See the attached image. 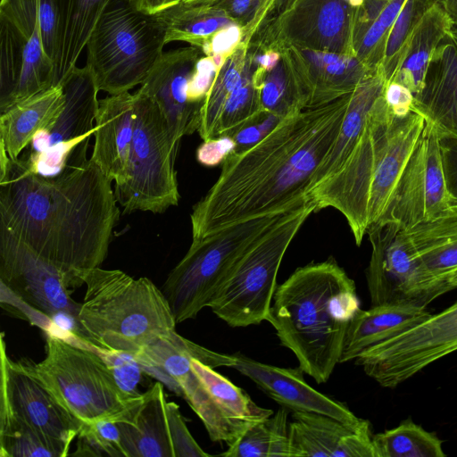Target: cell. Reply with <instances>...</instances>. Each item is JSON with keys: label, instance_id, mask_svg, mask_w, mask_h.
<instances>
[{"label": "cell", "instance_id": "6da1fadb", "mask_svg": "<svg viewBox=\"0 0 457 457\" xmlns=\"http://www.w3.org/2000/svg\"><path fill=\"white\" fill-rule=\"evenodd\" d=\"M87 147L79 145L52 177L0 149V226L79 280V271L105 260L120 217L112 181Z\"/></svg>", "mask_w": 457, "mask_h": 457}, {"label": "cell", "instance_id": "7a4b0ae2", "mask_svg": "<svg viewBox=\"0 0 457 457\" xmlns=\"http://www.w3.org/2000/svg\"><path fill=\"white\" fill-rule=\"evenodd\" d=\"M350 96L291 113L259 142L230 154L193 207L192 238L312 202L309 185L339 132Z\"/></svg>", "mask_w": 457, "mask_h": 457}, {"label": "cell", "instance_id": "3957f363", "mask_svg": "<svg viewBox=\"0 0 457 457\" xmlns=\"http://www.w3.org/2000/svg\"><path fill=\"white\" fill-rule=\"evenodd\" d=\"M360 309L354 281L329 258L296 269L278 285L266 320L316 383L330 378Z\"/></svg>", "mask_w": 457, "mask_h": 457}, {"label": "cell", "instance_id": "277c9868", "mask_svg": "<svg viewBox=\"0 0 457 457\" xmlns=\"http://www.w3.org/2000/svg\"><path fill=\"white\" fill-rule=\"evenodd\" d=\"M424 125L414 112L393 114L380 96L342 167L309 194L317 211L331 207L342 213L357 245L382 218Z\"/></svg>", "mask_w": 457, "mask_h": 457}, {"label": "cell", "instance_id": "5b68a950", "mask_svg": "<svg viewBox=\"0 0 457 457\" xmlns=\"http://www.w3.org/2000/svg\"><path fill=\"white\" fill-rule=\"evenodd\" d=\"M86 292L75 319L80 340L136 357L173 334L176 321L162 289L145 277L96 267L77 273Z\"/></svg>", "mask_w": 457, "mask_h": 457}, {"label": "cell", "instance_id": "8992f818", "mask_svg": "<svg viewBox=\"0 0 457 457\" xmlns=\"http://www.w3.org/2000/svg\"><path fill=\"white\" fill-rule=\"evenodd\" d=\"M166 29L157 13L116 0L104 12L86 46L99 91L117 95L140 86L162 58Z\"/></svg>", "mask_w": 457, "mask_h": 457}, {"label": "cell", "instance_id": "52a82bcc", "mask_svg": "<svg viewBox=\"0 0 457 457\" xmlns=\"http://www.w3.org/2000/svg\"><path fill=\"white\" fill-rule=\"evenodd\" d=\"M79 346L47 333L46 357L26 361L58 403L82 425L117 420L139 397L127 394L96 348Z\"/></svg>", "mask_w": 457, "mask_h": 457}, {"label": "cell", "instance_id": "ba28073f", "mask_svg": "<svg viewBox=\"0 0 457 457\" xmlns=\"http://www.w3.org/2000/svg\"><path fill=\"white\" fill-rule=\"evenodd\" d=\"M315 212L313 202L288 212L244 253L209 303L216 316L232 328L266 320L283 257L305 220Z\"/></svg>", "mask_w": 457, "mask_h": 457}, {"label": "cell", "instance_id": "9c48e42d", "mask_svg": "<svg viewBox=\"0 0 457 457\" xmlns=\"http://www.w3.org/2000/svg\"><path fill=\"white\" fill-rule=\"evenodd\" d=\"M287 212L257 217L193 239L162 288L176 323L195 319L208 307L237 260Z\"/></svg>", "mask_w": 457, "mask_h": 457}, {"label": "cell", "instance_id": "30bf717a", "mask_svg": "<svg viewBox=\"0 0 457 457\" xmlns=\"http://www.w3.org/2000/svg\"><path fill=\"white\" fill-rule=\"evenodd\" d=\"M135 96L128 178L115 186L114 194L124 214L137 211L162 213L177 206L180 198L175 170L179 145L172 140L157 103L140 89Z\"/></svg>", "mask_w": 457, "mask_h": 457}, {"label": "cell", "instance_id": "8fae6325", "mask_svg": "<svg viewBox=\"0 0 457 457\" xmlns=\"http://www.w3.org/2000/svg\"><path fill=\"white\" fill-rule=\"evenodd\" d=\"M134 358L144 372L161 379L187 402L212 441L224 442L229 447L244 435L245 431L225 414L191 367V359L195 358L213 369L232 368L236 362L233 354L209 350L175 331L147 346Z\"/></svg>", "mask_w": 457, "mask_h": 457}, {"label": "cell", "instance_id": "7c38bea8", "mask_svg": "<svg viewBox=\"0 0 457 457\" xmlns=\"http://www.w3.org/2000/svg\"><path fill=\"white\" fill-rule=\"evenodd\" d=\"M367 235L371 255L366 270L371 305L397 304L426 308L454 289L425 267L407 231L396 222H378Z\"/></svg>", "mask_w": 457, "mask_h": 457}, {"label": "cell", "instance_id": "4fadbf2b", "mask_svg": "<svg viewBox=\"0 0 457 457\" xmlns=\"http://www.w3.org/2000/svg\"><path fill=\"white\" fill-rule=\"evenodd\" d=\"M41 0H1L0 112L56 87L39 30Z\"/></svg>", "mask_w": 457, "mask_h": 457}, {"label": "cell", "instance_id": "5bb4252c", "mask_svg": "<svg viewBox=\"0 0 457 457\" xmlns=\"http://www.w3.org/2000/svg\"><path fill=\"white\" fill-rule=\"evenodd\" d=\"M457 351V301L424 321L362 352L355 360L381 386L395 388Z\"/></svg>", "mask_w": 457, "mask_h": 457}, {"label": "cell", "instance_id": "9a60e30c", "mask_svg": "<svg viewBox=\"0 0 457 457\" xmlns=\"http://www.w3.org/2000/svg\"><path fill=\"white\" fill-rule=\"evenodd\" d=\"M61 85L62 112L50 129L35 135L29 153L21 157L32 171L45 177L60 173L71 154L96 130L99 89L88 68L76 66Z\"/></svg>", "mask_w": 457, "mask_h": 457}, {"label": "cell", "instance_id": "2e32d148", "mask_svg": "<svg viewBox=\"0 0 457 457\" xmlns=\"http://www.w3.org/2000/svg\"><path fill=\"white\" fill-rule=\"evenodd\" d=\"M0 281L1 287L46 318L64 315L75 321L80 303L71 298V287L81 282L1 226Z\"/></svg>", "mask_w": 457, "mask_h": 457}, {"label": "cell", "instance_id": "e0dca14e", "mask_svg": "<svg viewBox=\"0 0 457 457\" xmlns=\"http://www.w3.org/2000/svg\"><path fill=\"white\" fill-rule=\"evenodd\" d=\"M450 205L439 137L435 127L425 122L378 222L394 221L409 229L434 219Z\"/></svg>", "mask_w": 457, "mask_h": 457}, {"label": "cell", "instance_id": "ac0fdd59", "mask_svg": "<svg viewBox=\"0 0 457 457\" xmlns=\"http://www.w3.org/2000/svg\"><path fill=\"white\" fill-rule=\"evenodd\" d=\"M0 420L25 424L68 451L82 424L55 399L26 362L12 360L1 335Z\"/></svg>", "mask_w": 457, "mask_h": 457}, {"label": "cell", "instance_id": "d6986e66", "mask_svg": "<svg viewBox=\"0 0 457 457\" xmlns=\"http://www.w3.org/2000/svg\"><path fill=\"white\" fill-rule=\"evenodd\" d=\"M200 58L193 46L166 52L138 88L157 103L178 145L199 127L203 104L189 101L188 87Z\"/></svg>", "mask_w": 457, "mask_h": 457}, {"label": "cell", "instance_id": "ffe728a7", "mask_svg": "<svg viewBox=\"0 0 457 457\" xmlns=\"http://www.w3.org/2000/svg\"><path fill=\"white\" fill-rule=\"evenodd\" d=\"M233 355L236 362L232 368L253 381L281 407L292 412L319 413L350 424L361 421L347 405L312 388L299 366L281 368L257 361L240 353Z\"/></svg>", "mask_w": 457, "mask_h": 457}, {"label": "cell", "instance_id": "44dd1931", "mask_svg": "<svg viewBox=\"0 0 457 457\" xmlns=\"http://www.w3.org/2000/svg\"><path fill=\"white\" fill-rule=\"evenodd\" d=\"M294 457H376L371 425L342 422L329 416L294 411L289 422Z\"/></svg>", "mask_w": 457, "mask_h": 457}, {"label": "cell", "instance_id": "7402d4cb", "mask_svg": "<svg viewBox=\"0 0 457 457\" xmlns=\"http://www.w3.org/2000/svg\"><path fill=\"white\" fill-rule=\"evenodd\" d=\"M357 10L345 0H298L286 31L309 50L354 54Z\"/></svg>", "mask_w": 457, "mask_h": 457}, {"label": "cell", "instance_id": "603a6c76", "mask_svg": "<svg viewBox=\"0 0 457 457\" xmlns=\"http://www.w3.org/2000/svg\"><path fill=\"white\" fill-rule=\"evenodd\" d=\"M135 93L99 100L92 161L115 186L125 183L135 128Z\"/></svg>", "mask_w": 457, "mask_h": 457}, {"label": "cell", "instance_id": "cb8c5ba5", "mask_svg": "<svg viewBox=\"0 0 457 457\" xmlns=\"http://www.w3.org/2000/svg\"><path fill=\"white\" fill-rule=\"evenodd\" d=\"M411 112L434 126L438 136H457V44L450 32L429 62Z\"/></svg>", "mask_w": 457, "mask_h": 457}, {"label": "cell", "instance_id": "d4e9b609", "mask_svg": "<svg viewBox=\"0 0 457 457\" xmlns=\"http://www.w3.org/2000/svg\"><path fill=\"white\" fill-rule=\"evenodd\" d=\"M167 403L156 382L115 420L125 457H174Z\"/></svg>", "mask_w": 457, "mask_h": 457}, {"label": "cell", "instance_id": "484cf974", "mask_svg": "<svg viewBox=\"0 0 457 457\" xmlns=\"http://www.w3.org/2000/svg\"><path fill=\"white\" fill-rule=\"evenodd\" d=\"M63 106L64 94L59 85L0 112V149L12 159L19 158L37 133L54 126Z\"/></svg>", "mask_w": 457, "mask_h": 457}, {"label": "cell", "instance_id": "4316f807", "mask_svg": "<svg viewBox=\"0 0 457 457\" xmlns=\"http://www.w3.org/2000/svg\"><path fill=\"white\" fill-rule=\"evenodd\" d=\"M430 314L426 308L388 303L360 308L348 326L339 363L355 360L366 349L411 328Z\"/></svg>", "mask_w": 457, "mask_h": 457}, {"label": "cell", "instance_id": "83f0119b", "mask_svg": "<svg viewBox=\"0 0 457 457\" xmlns=\"http://www.w3.org/2000/svg\"><path fill=\"white\" fill-rule=\"evenodd\" d=\"M386 85L383 71L378 68L351 94L339 132L313 174L307 191L308 196L311 191L335 175L342 167L361 133L370 110L383 95Z\"/></svg>", "mask_w": 457, "mask_h": 457}, {"label": "cell", "instance_id": "f1b7e54d", "mask_svg": "<svg viewBox=\"0 0 457 457\" xmlns=\"http://www.w3.org/2000/svg\"><path fill=\"white\" fill-rule=\"evenodd\" d=\"M55 1L60 15V42L54 83L59 86L77 66L98 20L116 0Z\"/></svg>", "mask_w": 457, "mask_h": 457}, {"label": "cell", "instance_id": "f546056e", "mask_svg": "<svg viewBox=\"0 0 457 457\" xmlns=\"http://www.w3.org/2000/svg\"><path fill=\"white\" fill-rule=\"evenodd\" d=\"M452 26L449 17L435 3L411 36L391 81L403 85L415 96L422 87L436 49L450 32Z\"/></svg>", "mask_w": 457, "mask_h": 457}, {"label": "cell", "instance_id": "4dcf8cb0", "mask_svg": "<svg viewBox=\"0 0 457 457\" xmlns=\"http://www.w3.org/2000/svg\"><path fill=\"white\" fill-rule=\"evenodd\" d=\"M427 270L446 279L457 270V204L432 220L405 229Z\"/></svg>", "mask_w": 457, "mask_h": 457}, {"label": "cell", "instance_id": "1f68e13d", "mask_svg": "<svg viewBox=\"0 0 457 457\" xmlns=\"http://www.w3.org/2000/svg\"><path fill=\"white\" fill-rule=\"evenodd\" d=\"M191 367L220 409L245 432L274 413L272 410L258 406L242 388L199 360L192 358Z\"/></svg>", "mask_w": 457, "mask_h": 457}, {"label": "cell", "instance_id": "d6a6232c", "mask_svg": "<svg viewBox=\"0 0 457 457\" xmlns=\"http://www.w3.org/2000/svg\"><path fill=\"white\" fill-rule=\"evenodd\" d=\"M225 457H294L289 436L288 410L281 407L249 428Z\"/></svg>", "mask_w": 457, "mask_h": 457}, {"label": "cell", "instance_id": "836d02e7", "mask_svg": "<svg viewBox=\"0 0 457 457\" xmlns=\"http://www.w3.org/2000/svg\"><path fill=\"white\" fill-rule=\"evenodd\" d=\"M262 79L263 74L259 71H248L243 82L226 99L215 124L212 138L233 136L267 114L260 96Z\"/></svg>", "mask_w": 457, "mask_h": 457}, {"label": "cell", "instance_id": "e575fe53", "mask_svg": "<svg viewBox=\"0 0 457 457\" xmlns=\"http://www.w3.org/2000/svg\"><path fill=\"white\" fill-rule=\"evenodd\" d=\"M376 457H444L442 440L411 419L373 435Z\"/></svg>", "mask_w": 457, "mask_h": 457}, {"label": "cell", "instance_id": "d590c367", "mask_svg": "<svg viewBox=\"0 0 457 457\" xmlns=\"http://www.w3.org/2000/svg\"><path fill=\"white\" fill-rule=\"evenodd\" d=\"M241 57L242 53L238 52L224 62L204 100L197 129L203 141L212 138L215 124L226 99L243 82L251 69L250 63L242 61Z\"/></svg>", "mask_w": 457, "mask_h": 457}, {"label": "cell", "instance_id": "8d00e7d4", "mask_svg": "<svg viewBox=\"0 0 457 457\" xmlns=\"http://www.w3.org/2000/svg\"><path fill=\"white\" fill-rule=\"evenodd\" d=\"M69 452L31 427L0 420L1 457H64Z\"/></svg>", "mask_w": 457, "mask_h": 457}, {"label": "cell", "instance_id": "74e56055", "mask_svg": "<svg viewBox=\"0 0 457 457\" xmlns=\"http://www.w3.org/2000/svg\"><path fill=\"white\" fill-rule=\"evenodd\" d=\"M435 0H406L387 37L380 64L386 83L390 82L414 29Z\"/></svg>", "mask_w": 457, "mask_h": 457}, {"label": "cell", "instance_id": "f35d334b", "mask_svg": "<svg viewBox=\"0 0 457 457\" xmlns=\"http://www.w3.org/2000/svg\"><path fill=\"white\" fill-rule=\"evenodd\" d=\"M71 454L125 457L116 422L104 420L83 425L78 435V448Z\"/></svg>", "mask_w": 457, "mask_h": 457}, {"label": "cell", "instance_id": "ab89813d", "mask_svg": "<svg viewBox=\"0 0 457 457\" xmlns=\"http://www.w3.org/2000/svg\"><path fill=\"white\" fill-rule=\"evenodd\" d=\"M260 96L267 113H275L284 118L301 112L294 103L287 67L280 61L263 76Z\"/></svg>", "mask_w": 457, "mask_h": 457}, {"label": "cell", "instance_id": "60d3db41", "mask_svg": "<svg viewBox=\"0 0 457 457\" xmlns=\"http://www.w3.org/2000/svg\"><path fill=\"white\" fill-rule=\"evenodd\" d=\"M167 413L174 457H210L189 432L179 406L168 402Z\"/></svg>", "mask_w": 457, "mask_h": 457}, {"label": "cell", "instance_id": "b9f144b4", "mask_svg": "<svg viewBox=\"0 0 457 457\" xmlns=\"http://www.w3.org/2000/svg\"><path fill=\"white\" fill-rule=\"evenodd\" d=\"M96 349L112 370L120 386L129 395L139 397L142 393L138 392L137 386L143 369L138 361L127 353H114Z\"/></svg>", "mask_w": 457, "mask_h": 457}, {"label": "cell", "instance_id": "7bdbcfd3", "mask_svg": "<svg viewBox=\"0 0 457 457\" xmlns=\"http://www.w3.org/2000/svg\"><path fill=\"white\" fill-rule=\"evenodd\" d=\"M236 142L232 136H220L204 140L196 149V160L207 167L223 163L234 153Z\"/></svg>", "mask_w": 457, "mask_h": 457}, {"label": "cell", "instance_id": "ee69618b", "mask_svg": "<svg viewBox=\"0 0 457 457\" xmlns=\"http://www.w3.org/2000/svg\"><path fill=\"white\" fill-rule=\"evenodd\" d=\"M217 73L218 69L211 56L203 57L198 60L188 87L190 102L203 104Z\"/></svg>", "mask_w": 457, "mask_h": 457}, {"label": "cell", "instance_id": "f6af8a7d", "mask_svg": "<svg viewBox=\"0 0 457 457\" xmlns=\"http://www.w3.org/2000/svg\"><path fill=\"white\" fill-rule=\"evenodd\" d=\"M283 118L275 113H267L253 123L243 128L233 135L236 142L234 153L241 152L253 145L270 133Z\"/></svg>", "mask_w": 457, "mask_h": 457}, {"label": "cell", "instance_id": "bcb514c9", "mask_svg": "<svg viewBox=\"0 0 457 457\" xmlns=\"http://www.w3.org/2000/svg\"><path fill=\"white\" fill-rule=\"evenodd\" d=\"M438 137L451 204H457V136L443 135Z\"/></svg>", "mask_w": 457, "mask_h": 457}, {"label": "cell", "instance_id": "7dc6e473", "mask_svg": "<svg viewBox=\"0 0 457 457\" xmlns=\"http://www.w3.org/2000/svg\"><path fill=\"white\" fill-rule=\"evenodd\" d=\"M383 96L393 114L406 116L411 112L414 95L403 85L395 81L386 83Z\"/></svg>", "mask_w": 457, "mask_h": 457}, {"label": "cell", "instance_id": "c3c4849f", "mask_svg": "<svg viewBox=\"0 0 457 457\" xmlns=\"http://www.w3.org/2000/svg\"><path fill=\"white\" fill-rule=\"evenodd\" d=\"M240 37V28L230 24L217 31L202 48L206 54L225 55L237 46Z\"/></svg>", "mask_w": 457, "mask_h": 457}, {"label": "cell", "instance_id": "681fc988", "mask_svg": "<svg viewBox=\"0 0 457 457\" xmlns=\"http://www.w3.org/2000/svg\"><path fill=\"white\" fill-rule=\"evenodd\" d=\"M225 2V9L228 15L234 19H246V15L253 12L254 7L260 3V0H225L222 3Z\"/></svg>", "mask_w": 457, "mask_h": 457}, {"label": "cell", "instance_id": "f907efd6", "mask_svg": "<svg viewBox=\"0 0 457 457\" xmlns=\"http://www.w3.org/2000/svg\"><path fill=\"white\" fill-rule=\"evenodd\" d=\"M139 10L154 14L158 13L179 2V0H130Z\"/></svg>", "mask_w": 457, "mask_h": 457}, {"label": "cell", "instance_id": "816d5d0a", "mask_svg": "<svg viewBox=\"0 0 457 457\" xmlns=\"http://www.w3.org/2000/svg\"><path fill=\"white\" fill-rule=\"evenodd\" d=\"M257 62L261 65V69L266 72L274 69L279 62V55L278 53L270 51L257 57Z\"/></svg>", "mask_w": 457, "mask_h": 457}, {"label": "cell", "instance_id": "f5cc1de1", "mask_svg": "<svg viewBox=\"0 0 457 457\" xmlns=\"http://www.w3.org/2000/svg\"><path fill=\"white\" fill-rule=\"evenodd\" d=\"M435 3L446 13L453 24H457V0H435Z\"/></svg>", "mask_w": 457, "mask_h": 457}, {"label": "cell", "instance_id": "db71d44e", "mask_svg": "<svg viewBox=\"0 0 457 457\" xmlns=\"http://www.w3.org/2000/svg\"><path fill=\"white\" fill-rule=\"evenodd\" d=\"M223 1L225 0H180L179 3L188 5L212 7L220 4Z\"/></svg>", "mask_w": 457, "mask_h": 457}, {"label": "cell", "instance_id": "11a10c76", "mask_svg": "<svg viewBox=\"0 0 457 457\" xmlns=\"http://www.w3.org/2000/svg\"><path fill=\"white\" fill-rule=\"evenodd\" d=\"M446 280L453 288H457V270L449 274Z\"/></svg>", "mask_w": 457, "mask_h": 457}, {"label": "cell", "instance_id": "9f6ffc18", "mask_svg": "<svg viewBox=\"0 0 457 457\" xmlns=\"http://www.w3.org/2000/svg\"><path fill=\"white\" fill-rule=\"evenodd\" d=\"M353 8L359 9L365 0H345Z\"/></svg>", "mask_w": 457, "mask_h": 457}, {"label": "cell", "instance_id": "6f0895ef", "mask_svg": "<svg viewBox=\"0 0 457 457\" xmlns=\"http://www.w3.org/2000/svg\"><path fill=\"white\" fill-rule=\"evenodd\" d=\"M450 33H451L453 38L454 39V41L457 44V24H453V26L451 28V30H450Z\"/></svg>", "mask_w": 457, "mask_h": 457}, {"label": "cell", "instance_id": "680465c9", "mask_svg": "<svg viewBox=\"0 0 457 457\" xmlns=\"http://www.w3.org/2000/svg\"><path fill=\"white\" fill-rule=\"evenodd\" d=\"M286 0H278V4L281 5Z\"/></svg>", "mask_w": 457, "mask_h": 457}]
</instances>
